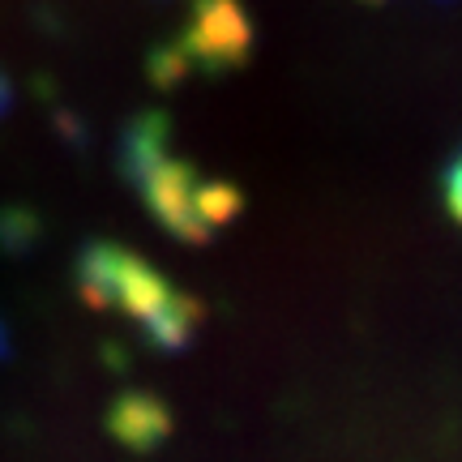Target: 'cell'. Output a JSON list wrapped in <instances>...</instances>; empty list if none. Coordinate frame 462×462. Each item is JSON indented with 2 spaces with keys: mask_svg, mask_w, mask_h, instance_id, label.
Returning <instances> with one entry per match:
<instances>
[{
  "mask_svg": "<svg viewBox=\"0 0 462 462\" xmlns=\"http://www.w3.org/2000/svg\"><path fill=\"white\" fill-rule=\"evenodd\" d=\"M193 69L223 73L248 60L253 51V26L236 0H193V26L176 39Z\"/></svg>",
  "mask_w": 462,
  "mask_h": 462,
  "instance_id": "cell-1",
  "label": "cell"
},
{
  "mask_svg": "<svg viewBox=\"0 0 462 462\" xmlns=\"http://www.w3.org/2000/svg\"><path fill=\"white\" fill-rule=\"evenodd\" d=\"M142 193H146L150 210H154V218L163 223L171 236H180V240H206L210 231H206V223H201L198 215V193H201V176L193 163H184V159H159V163L150 167L146 176H142Z\"/></svg>",
  "mask_w": 462,
  "mask_h": 462,
  "instance_id": "cell-2",
  "label": "cell"
},
{
  "mask_svg": "<svg viewBox=\"0 0 462 462\" xmlns=\"http://www.w3.org/2000/svg\"><path fill=\"white\" fill-rule=\"evenodd\" d=\"M107 424L112 432L125 441L129 449H154L171 429V415L159 398L150 394H120L107 411Z\"/></svg>",
  "mask_w": 462,
  "mask_h": 462,
  "instance_id": "cell-3",
  "label": "cell"
},
{
  "mask_svg": "<svg viewBox=\"0 0 462 462\" xmlns=\"http://www.w3.org/2000/svg\"><path fill=\"white\" fill-rule=\"evenodd\" d=\"M159 159H167V120L163 116H142V120H133L129 133H125V154H120L125 176L137 184Z\"/></svg>",
  "mask_w": 462,
  "mask_h": 462,
  "instance_id": "cell-4",
  "label": "cell"
},
{
  "mask_svg": "<svg viewBox=\"0 0 462 462\" xmlns=\"http://www.w3.org/2000/svg\"><path fill=\"white\" fill-rule=\"evenodd\" d=\"M198 326H201V304L193 296L176 291V300H171L159 317H150L142 330H146L150 346H159V351H180V346H189V338H193Z\"/></svg>",
  "mask_w": 462,
  "mask_h": 462,
  "instance_id": "cell-5",
  "label": "cell"
},
{
  "mask_svg": "<svg viewBox=\"0 0 462 462\" xmlns=\"http://www.w3.org/2000/svg\"><path fill=\"white\" fill-rule=\"evenodd\" d=\"M189 73H193V65H189V56H184L180 43H167V48H159L150 56V78H154V86H176V82H184Z\"/></svg>",
  "mask_w": 462,
  "mask_h": 462,
  "instance_id": "cell-6",
  "label": "cell"
},
{
  "mask_svg": "<svg viewBox=\"0 0 462 462\" xmlns=\"http://www.w3.org/2000/svg\"><path fill=\"white\" fill-rule=\"evenodd\" d=\"M34 236H39L34 215H17V210H5V215H0V240H5V248H9V253H17V248H31Z\"/></svg>",
  "mask_w": 462,
  "mask_h": 462,
  "instance_id": "cell-7",
  "label": "cell"
},
{
  "mask_svg": "<svg viewBox=\"0 0 462 462\" xmlns=\"http://www.w3.org/2000/svg\"><path fill=\"white\" fill-rule=\"evenodd\" d=\"M446 201H449V210H454V218L462 223V154H458V163L446 171Z\"/></svg>",
  "mask_w": 462,
  "mask_h": 462,
  "instance_id": "cell-8",
  "label": "cell"
},
{
  "mask_svg": "<svg viewBox=\"0 0 462 462\" xmlns=\"http://www.w3.org/2000/svg\"><path fill=\"white\" fill-rule=\"evenodd\" d=\"M9 107H14V82H9V78L0 73V116L9 112Z\"/></svg>",
  "mask_w": 462,
  "mask_h": 462,
  "instance_id": "cell-9",
  "label": "cell"
},
{
  "mask_svg": "<svg viewBox=\"0 0 462 462\" xmlns=\"http://www.w3.org/2000/svg\"><path fill=\"white\" fill-rule=\"evenodd\" d=\"M9 351V338H5V326H0V356Z\"/></svg>",
  "mask_w": 462,
  "mask_h": 462,
  "instance_id": "cell-10",
  "label": "cell"
}]
</instances>
